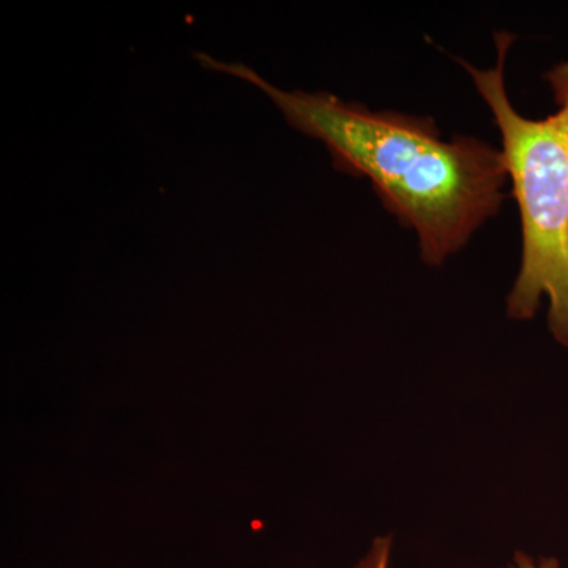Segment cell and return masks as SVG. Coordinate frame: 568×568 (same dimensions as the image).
<instances>
[{
  "label": "cell",
  "instance_id": "1",
  "mask_svg": "<svg viewBox=\"0 0 568 568\" xmlns=\"http://www.w3.org/2000/svg\"><path fill=\"white\" fill-rule=\"evenodd\" d=\"M204 69L261 89L297 132L323 142L339 173L366 178L386 211L416 231L424 263L440 265L500 211L503 151L470 134L444 140L429 118L372 111L328 92L283 91L245 63L196 54Z\"/></svg>",
  "mask_w": 568,
  "mask_h": 568
},
{
  "label": "cell",
  "instance_id": "2",
  "mask_svg": "<svg viewBox=\"0 0 568 568\" xmlns=\"http://www.w3.org/2000/svg\"><path fill=\"white\" fill-rule=\"evenodd\" d=\"M514 41L510 32L495 33L497 62L491 69L459 63L493 112L521 219V267L508 295V316L530 320L547 297L549 331L568 347V61L545 73L558 110L545 119L525 118L506 89Z\"/></svg>",
  "mask_w": 568,
  "mask_h": 568
},
{
  "label": "cell",
  "instance_id": "3",
  "mask_svg": "<svg viewBox=\"0 0 568 568\" xmlns=\"http://www.w3.org/2000/svg\"><path fill=\"white\" fill-rule=\"evenodd\" d=\"M388 558H390V538H379L372 552L357 568H388Z\"/></svg>",
  "mask_w": 568,
  "mask_h": 568
},
{
  "label": "cell",
  "instance_id": "4",
  "mask_svg": "<svg viewBox=\"0 0 568 568\" xmlns=\"http://www.w3.org/2000/svg\"><path fill=\"white\" fill-rule=\"evenodd\" d=\"M517 568H558V566H556V562H552V560H545V562H541L540 566H536L532 560L528 558H521V556H519Z\"/></svg>",
  "mask_w": 568,
  "mask_h": 568
}]
</instances>
